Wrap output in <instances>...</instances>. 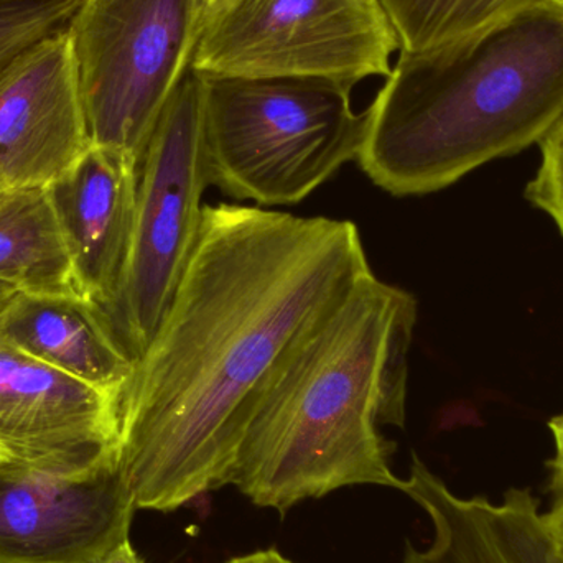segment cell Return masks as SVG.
Here are the masks:
<instances>
[{
    "mask_svg": "<svg viewBox=\"0 0 563 563\" xmlns=\"http://www.w3.org/2000/svg\"><path fill=\"white\" fill-rule=\"evenodd\" d=\"M200 76L208 178L228 197L263 207L300 203L360 157L366 109L354 111L350 86Z\"/></svg>",
    "mask_w": 563,
    "mask_h": 563,
    "instance_id": "4",
    "label": "cell"
},
{
    "mask_svg": "<svg viewBox=\"0 0 563 563\" xmlns=\"http://www.w3.org/2000/svg\"><path fill=\"white\" fill-rule=\"evenodd\" d=\"M20 290H16L12 285L3 284L0 282V314L9 308V305L12 303L13 298L19 295Z\"/></svg>",
    "mask_w": 563,
    "mask_h": 563,
    "instance_id": "23",
    "label": "cell"
},
{
    "mask_svg": "<svg viewBox=\"0 0 563 563\" xmlns=\"http://www.w3.org/2000/svg\"><path fill=\"white\" fill-rule=\"evenodd\" d=\"M89 147L65 29L0 75V178L9 188L49 187Z\"/></svg>",
    "mask_w": 563,
    "mask_h": 563,
    "instance_id": "10",
    "label": "cell"
},
{
    "mask_svg": "<svg viewBox=\"0 0 563 563\" xmlns=\"http://www.w3.org/2000/svg\"><path fill=\"white\" fill-rule=\"evenodd\" d=\"M369 273L351 221L203 208L190 260L119 402L118 468L137 509L172 512L228 485L282 367Z\"/></svg>",
    "mask_w": 563,
    "mask_h": 563,
    "instance_id": "1",
    "label": "cell"
},
{
    "mask_svg": "<svg viewBox=\"0 0 563 563\" xmlns=\"http://www.w3.org/2000/svg\"><path fill=\"white\" fill-rule=\"evenodd\" d=\"M137 511L118 462L76 473L0 470V563H99Z\"/></svg>",
    "mask_w": 563,
    "mask_h": 563,
    "instance_id": "9",
    "label": "cell"
},
{
    "mask_svg": "<svg viewBox=\"0 0 563 563\" xmlns=\"http://www.w3.org/2000/svg\"><path fill=\"white\" fill-rule=\"evenodd\" d=\"M119 402L0 331V470L76 473L118 462Z\"/></svg>",
    "mask_w": 563,
    "mask_h": 563,
    "instance_id": "8",
    "label": "cell"
},
{
    "mask_svg": "<svg viewBox=\"0 0 563 563\" xmlns=\"http://www.w3.org/2000/svg\"><path fill=\"white\" fill-rule=\"evenodd\" d=\"M400 492L427 512L433 526L429 548L407 542L404 563H563L529 489H508L501 503L462 498L413 455Z\"/></svg>",
    "mask_w": 563,
    "mask_h": 563,
    "instance_id": "12",
    "label": "cell"
},
{
    "mask_svg": "<svg viewBox=\"0 0 563 563\" xmlns=\"http://www.w3.org/2000/svg\"><path fill=\"white\" fill-rule=\"evenodd\" d=\"M10 188L7 187L5 184H3L2 178H0V200H2L3 197H5L7 191H9Z\"/></svg>",
    "mask_w": 563,
    "mask_h": 563,
    "instance_id": "24",
    "label": "cell"
},
{
    "mask_svg": "<svg viewBox=\"0 0 563 563\" xmlns=\"http://www.w3.org/2000/svg\"><path fill=\"white\" fill-rule=\"evenodd\" d=\"M99 563H145L142 561L141 555L134 551L131 541H124L119 544L114 551L109 552L104 559Z\"/></svg>",
    "mask_w": 563,
    "mask_h": 563,
    "instance_id": "20",
    "label": "cell"
},
{
    "mask_svg": "<svg viewBox=\"0 0 563 563\" xmlns=\"http://www.w3.org/2000/svg\"><path fill=\"white\" fill-rule=\"evenodd\" d=\"M0 331L23 353L96 389L122 396L134 376V357L85 295L19 291L0 314Z\"/></svg>",
    "mask_w": 563,
    "mask_h": 563,
    "instance_id": "13",
    "label": "cell"
},
{
    "mask_svg": "<svg viewBox=\"0 0 563 563\" xmlns=\"http://www.w3.org/2000/svg\"><path fill=\"white\" fill-rule=\"evenodd\" d=\"M399 52H423L470 35L536 0H377Z\"/></svg>",
    "mask_w": 563,
    "mask_h": 563,
    "instance_id": "15",
    "label": "cell"
},
{
    "mask_svg": "<svg viewBox=\"0 0 563 563\" xmlns=\"http://www.w3.org/2000/svg\"><path fill=\"white\" fill-rule=\"evenodd\" d=\"M0 282L25 294L82 295L48 187L10 188L0 200Z\"/></svg>",
    "mask_w": 563,
    "mask_h": 563,
    "instance_id": "14",
    "label": "cell"
},
{
    "mask_svg": "<svg viewBox=\"0 0 563 563\" xmlns=\"http://www.w3.org/2000/svg\"><path fill=\"white\" fill-rule=\"evenodd\" d=\"M416 321L412 294L374 273L357 282L282 367L228 485L282 515L347 486L402 488L380 427L406 426Z\"/></svg>",
    "mask_w": 563,
    "mask_h": 563,
    "instance_id": "2",
    "label": "cell"
},
{
    "mask_svg": "<svg viewBox=\"0 0 563 563\" xmlns=\"http://www.w3.org/2000/svg\"><path fill=\"white\" fill-rule=\"evenodd\" d=\"M227 563H294L288 561L287 558L277 552L276 549H269V551H257L253 554L241 555V558L231 559Z\"/></svg>",
    "mask_w": 563,
    "mask_h": 563,
    "instance_id": "21",
    "label": "cell"
},
{
    "mask_svg": "<svg viewBox=\"0 0 563 563\" xmlns=\"http://www.w3.org/2000/svg\"><path fill=\"white\" fill-rule=\"evenodd\" d=\"M208 187L203 79L190 68L139 162L131 253L121 290L106 313L135 361L154 338L190 260Z\"/></svg>",
    "mask_w": 563,
    "mask_h": 563,
    "instance_id": "6",
    "label": "cell"
},
{
    "mask_svg": "<svg viewBox=\"0 0 563 563\" xmlns=\"http://www.w3.org/2000/svg\"><path fill=\"white\" fill-rule=\"evenodd\" d=\"M227 0H198V9H200L201 29L203 23L220 9Z\"/></svg>",
    "mask_w": 563,
    "mask_h": 563,
    "instance_id": "22",
    "label": "cell"
},
{
    "mask_svg": "<svg viewBox=\"0 0 563 563\" xmlns=\"http://www.w3.org/2000/svg\"><path fill=\"white\" fill-rule=\"evenodd\" d=\"M542 161L526 188L529 203L544 211L563 236V118L542 139Z\"/></svg>",
    "mask_w": 563,
    "mask_h": 563,
    "instance_id": "17",
    "label": "cell"
},
{
    "mask_svg": "<svg viewBox=\"0 0 563 563\" xmlns=\"http://www.w3.org/2000/svg\"><path fill=\"white\" fill-rule=\"evenodd\" d=\"M552 437H554L555 453L549 462V472H551V488L552 495L555 499L563 496V413L562 416L554 417L549 422Z\"/></svg>",
    "mask_w": 563,
    "mask_h": 563,
    "instance_id": "18",
    "label": "cell"
},
{
    "mask_svg": "<svg viewBox=\"0 0 563 563\" xmlns=\"http://www.w3.org/2000/svg\"><path fill=\"white\" fill-rule=\"evenodd\" d=\"M542 516H544L545 529H548L555 555L559 561L563 562V496L554 499L551 511Z\"/></svg>",
    "mask_w": 563,
    "mask_h": 563,
    "instance_id": "19",
    "label": "cell"
},
{
    "mask_svg": "<svg viewBox=\"0 0 563 563\" xmlns=\"http://www.w3.org/2000/svg\"><path fill=\"white\" fill-rule=\"evenodd\" d=\"M399 48L376 0H227L203 23L191 69L354 88L371 76L387 78Z\"/></svg>",
    "mask_w": 563,
    "mask_h": 563,
    "instance_id": "7",
    "label": "cell"
},
{
    "mask_svg": "<svg viewBox=\"0 0 563 563\" xmlns=\"http://www.w3.org/2000/svg\"><path fill=\"white\" fill-rule=\"evenodd\" d=\"M376 2H377V0H376Z\"/></svg>",
    "mask_w": 563,
    "mask_h": 563,
    "instance_id": "25",
    "label": "cell"
},
{
    "mask_svg": "<svg viewBox=\"0 0 563 563\" xmlns=\"http://www.w3.org/2000/svg\"><path fill=\"white\" fill-rule=\"evenodd\" d=\"M82 0H0V75L36 43L62 32Z\"/></svg>",
    "mask_w": 563,
    "mask_h": 563,
    "instance_id": "16",
    "label": "cell"
},
{
    "mask_svg": "<svg viewBox=\"0 0 563 563\" xmlns=\"http://www.w3.org/2000/svg\"><path fill=\"white\" fill-rule=\"evenodd\" d=\"M200 33L198 0H82L66 35L91 145L141 162Z\"/></svg>",
    "mask_w": 563,
    "mask_h": 563,
    "instance_id": "5",
    "label": "cell"
},
{
    "mask_svg": "<svg viewBox=\"0 0 563 563\" xmlns=\"http://www.w3.org/2000/svg\"><path fill=\"white\" fill-rule=\"evenodd\" d=\"M563 118V0H536L423 52H399L366 108L357 164L394 197L456 184Z\"/></svg>",
    "mask_w": 563,
    "mask_h": 563,
    "instance_id": "3",
    "label": "cell"
},
{
    "mask_svg": "<svg viewBox=\"0 0 563 563\" xmlns=\"http://www.w3.org/2000/svg\"><path fill=\"white\" fill-rule=\"evenodd\" d=\"M139 164L131 155L91 145L48 187L82 295L108 313L131 253Z\"/></svg>",
    "mask_w": 563,
    "mask_h": 563,
    "instance_id": "11",
    "label": "cell"
}]
</instances>
